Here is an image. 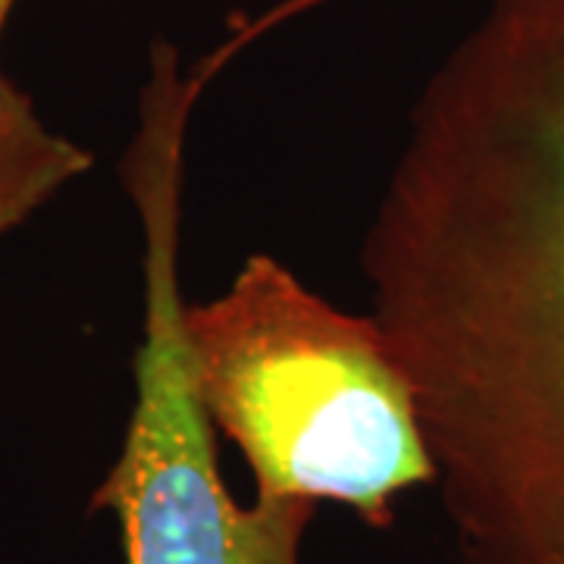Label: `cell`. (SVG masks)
<instances>
[{
  "label": "cell",
  "mask_w": 564,
  "mask_h": 564,
  "mask_svg": "<svg viewBox=\"0 0 564 564\" xmlns=\"http://www.w3.org/2000/svg\"><path fill=\"white\" fill-rule=\"evenodd\" d=\"M358 263L462 564H564V0H489L423 82Z\"/></svg>",
  "instance_id": "1"
},
{
  "label": "cell",
  "mask_w": 564,
  "mask_h": 564,
  "mask_svg": "<svg viewBox=\"0 0 564 564\" xmlns=\"http://www.w3.org/2000/svg\"><path fill=\"white\" fill-rule=\"evenodd\" d=\"M188 373L210 426L242 448L263 499L343 502L389 527L436 480L414 389L370 314H345L285 263L251 254L210 302L182 304Z\"/></svg>",
  "instance_id": "2"
},
{
  "label": "cell",
  "mask_w": 564,
  "mask_h": 564,
  "mask_svg": "<svg viewBox=\"0 0 564 564\" xmlns=\"http://www.w3.org/2000/svg\"><path fill=\"white\" fill-rule=\"evenodd\" d=\"M204 85L173 41H154L139 129L122 180L141 220L144 314L135 404L120 458L91 511H113L129 564H299L314 502L263 499L242 508L217 467L214 426L195 395L182 339L180 232L185 135Z\"/></svg>",
  "instance_id": "3"
},
{
  "label": "cell",
  "mask_w": 564,
  "mask_h": 564,
  "mask_svg": "<svg viewBox=\"0 0 564 564\" xmlns=\"http://www.w3.org/2000/svg\"><path fill=\"white\" fill-rule=\"evenodd\" d=\"M17 0H0V35ZM95 158L41 120L35 101L0 66V242L54 202Z\"/></svg>",
  "instance_id": "4"
},
{
  "label": "cell",
  "mask_w": 564,
  "mask_h": 564,
  "mask_svg": "<svg viewBox=\"0 0 564 564\" xmlns=\"http://www.w3.org/2000/svg\"><path fill=\"white\" fill-rule=\"evenodd\" d=\"M323 3H329V0H280V3H273L270 10H263L258 17H248V20H239L232 25V32H229V39L223 41L220 47L214 51V54H207L210 63L223 69L226 63L232 61L239 51H245L248 44H254L258 39H263L267 32H273V29H280L289 20H295V17H304V13H311V10H317Z\"/></svg>",
  "instance_id": "5"
}]
</instances>
